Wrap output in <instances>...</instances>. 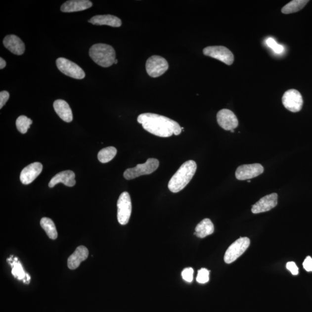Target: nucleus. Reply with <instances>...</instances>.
<instances>
[{
	"label": "nucleus",
	"instance_id": "f257e3e1",
	"mask_svg": "<svg viewBox=\"0 0 312 312\" xmlns=\"http://www.w3.org/2000/svg\"><path fill=\"white\" fill-rule=\"evenodd\" d=\"M137 121L147 132L160 137H170L179 135L181 128L179 123L166 116L152 113L140 114Z\"/></svg>",
	"mask_w": 312,
	"mask_h": 312
},
{
	"label": "nucleus",
	"instance_id": "f03ea898",
	"mask_svg": "<svg viewBox=\"0 0 312 312\" xmlns=\"http://www.w3.org/2000/svg\"><path fill=\"white\" fill-rule=\"evenodd\" d=\"M197 167V164L193 160L183 163L170 180L169 190L174 193L182 190L194 177Z\"/></svg>",
	"mask_w": 312,
	"mask_h": 312
},
{
	"label": "nucleus",
	"instance_id": "7ed1b4c3",
	"mask_svg": "<svg viewBox=\"0 0 312 312\" xmlns=\"http://www.w3.org/2000/svg\"><path fill=\"white\" fill-rule=\"evenodd\" d=\"M89 56L96 64L105 68L111 66L116 60L114 47L105 44H97L92 45L89 50Z\"/></svg>",
	"mask_w": 312,
	"mask_h": 312
},
{
	"label": "nucleus",
	"instance_id": "20e7f679",
	"mask_svg": "<svg viewBox=\"0 0 312 312\" xmlns=\"http://www.w3.org/2000/svg\"><path fill=\"white\" fill-rule=\"evenodd\" d=\"M159 164L157 159H149L144 164H138L134 168L126 170L123 176L126 179L132 180L140 176L149 175L158 169Z\"/></svg>",
	"mask_w": 312,
	"mask_h": 312
},
{
	"label": "nucleus",
	"instance_id": "39448f33",
	"mask_svg": "<svg viewBox=\"0 0 312 312\" xmlns=\"http://www.w3.org/2000/svg\"><path fill=\"white\" fill-rule=\"evenodd\" d=\"M250 241L248 237L238 239L229 246L225 252L224 260L225 263L231 264L237 260L249 248Z\"/></svg>",
	"mask_w": 312,
	"mask_h": 312
},
{
	"label": "nucleus",
	"instance_id": "423d86ee",
	"mask_svg": "<svg viewBox=\"0 0 312 312\" xmlns=\"http://www.w3.org/2000/svg\"><path fill=\"white\" fill-rule=\"evenodd\" d=\"M118 221L121 225L128 223L132 211L131 198L128 192H123L118 199Z\"/></svg>",
	"mask_w": 312,
	"mask_h": 312
},
{
	"label": "nucleus",
	"instance_id": "0eeeda50",
	"mask_svg": "<svg viewBox=\"0 0 312 312\" xmlns=\"http://www.w3.org/2000/svg\"><path fill=\"white\" fill-rule=\"evenodd\" d=\"M168 61L163 57L153 56L149 58L146 63L147 74L152 78L162 76L169 69Z\"/></svg>",
	"mask_w": 312,
	"mask_h": 312
},
{
	"label": "nucleus",
	"instance_id": "6e6552de",
	"mask_svg": "<svg viewBox=\"0 0 312 312\" xmlns=\"http://www.w3.org/2000/svg\"><path fill=\"white\" fill-rule=\"evenodd\" d=\"M56 65L61 73L71 78L82 80L85 77V73L81 67L77 64L63 57L56 60Z\"/></svg>",
	"mask_w": 312,
	"mask_h": 312
},
{
	"label": "nucleus",
	"instance_id": "1a4fd4ad",
	"mask_svg": "<svg viewBox=\"0 0 312 312\" xmlns=\"http://www.w3.org/2000/svg\"><path fill=\"white\" fill-rule=\"evenodd\" d=\"M203 53L205 56L214 58L230 66L234 60V56L228 48L223 46H212L204 48Z\"/></svg>",
	"mask_w": 312,
	"mask_h": 312
},
{
	"label": "nucleus",
	"instance_id": "9d476101",
	"mask_svg": "<svg viewBox=\"0 0 312 312\" xmlns=\"http://www.w3.org/2000/svg\"><path fill=\"white\" fill-rule=\"evenodd\" d=\"M283 104L288 110L298 112L301 110L303 105V98L299 91L296 89H290L283 94Z\"/></svg>",
	"mask_w": 312,
	"mask_h": 312
},
{
	"label": "nucleus",
	"instance_id": "9b49d317",
	"mask_svg": "<svg viewBox=\"0 0 312 312\" xmlns=\"http://www.w3.org/2000/svg\"><path fill=\"white\" fill-rule=\"evenodd\" d=\"M264 171V167L260 164H244L236 170L235 177L238 180H248L260 176Z\"/></svg>",
	"mask_w": 312,
	"mask_h": 312
},
{
	"label": "nucleus",
	"instance_id": "f8f14e48",
	"mask_svg": "<svg viewBox=\"0 0 312 312\" xmlns=\"http://www.w3.org/2000/svg\"><path fill=\"white\" fill-rule=\"evenodd\" d=\"M217 121L222 129L231 131L237 128L238 121L234 113L229 109H222L218 113Z\"/></svg>",
	"mask_w": 312,
	"mask_h": 312
},
{
	"label": "nucleus",
	"instance_id": "ddd939ff",
	"mask_svg": "<svg viewBox=\"0 0 312 312\" xmlns=\"http://www.w3.org/2000/svg\"><path fill=\"white\" fill-rule=\"evenodd\" d=\"M277 205V194L272 193L266 195L253 205L252 213L257 214L272 210Z\"/></svg>",
	"mask_w": 312,
	"mask_h": 312
},
{
	"label": "nucleus",
	"instance_id": "4468645a",
	"mask_svg": "<svg viewBox=\"0 0 312 312\" xmlns=\"http://www.w3.org/2000/svg\"><path fill=\"white\" fill-rule=\"evenodd\" d=\"M43 169V166L40 163L36 162L29 164L20 173V181L23 184L32 183L40 176Z\"/></svg>",
	"mask_w": 312,
	"mask_h": 312
},
{
	"label": "nucleus",
	"instance_id": "2eb2a0df",
	"mask_svg": "<svg viewBox=\"0 0 312 312\" xmlns=\"http://www.w3.org/2000/svg\"><path fill=\"white\" fill-rule=\"evenodd\" d=\"M6 49L16 55H22L25 52V45L21 39L15 35L6 36L3 41Z\"/></svg>",
	"mask_w": 312,
	"mask_h": 312
},
{
	"label": "nucleus",
	"instance_id": "dca6fc26",
	"mask_svg": "<svg viewBox=\"0 0 312 312\" xmlns=\"http://www.w3.org/2000/svg\"><path fill=\"white\" fill-rule=\"evenodd\" d=\"M62 183L68 187H73L76 183L75 175L70 170L62 171L51 178L49 183V187L52 188L58 183Z\"/></svg>",
	"mask_w": 312,
	"mask_h": 312
},
{
	"label": "nucleus",
	"instance_id": "f3484780",
	"mask_svg": "<svg viewBox=\"0 0 312 312\" xmlns=\"http://www.w3.org/2000/svg\"><path fill=\"white\" fill-rule=\"evenodd\" d=\"M89 250L84 246H78L68 259V267L70 269L78 268L82 262L88 259Z\"/></svg>",
	"mask_w": 312,
	"mask_h": 312
},
{
	"label": "nucleus",
	"instance_id": "a211bd4d",
	"mask_svg": "<svg viewBox=\"0 0 312 312\" xmlns=\"http://www.w3.org/2000/svg\"><path fill=\"white\" fill-rule=\"evenodd\" d=\"M92 5V2L89 0H71L61 5V11L63 12L82 11L90 8Z\"/></svg>",
	"mask_w": 312,
	"mask_h": 312
},
{
	"label": "nucleus",
	"instance_id": "6ab92c4d",
	"mask_svg": "<svg viewBox=\"0 0 312 312\" xmlns=\"http://www.w3.org/2000/svg\"><path fill=\"white\" fill-rule=\"evenodd\" d=\"M53 107L56 114L63 121L67 123L73 121V112L66 101L63 99H57L54 102Z\"/></svg>",
	"mask_w": 312,
	"mask_h": 312
},
{
	"label": "nucleus",
	"instance_id": "aec40b11",
	"mask_svg": "<svg viewBox=\"0 0 312 312\" xmlns=\"http://www.w3.org/2000/svg\"><path fill=\"white\" fill-rule=\"evenodd\" d=\"M89 22L94 25H107L113 27H119L122 25V20L111 15H96L89 20Z\"/></svg>",
	"mask_w": 312,
	"mask_h": 312
},
{
	"label": "nucleus",
	"instance_id": "412c9836",
	"mask_svg": "<svg viewBox=\"0 0 312 312\" xmlns=\"http://www.w3.org/2000/svg\"><path fill=\"white\" fill-rule=\"evenodd\" d=\"M215 230L214 224L210 219H205L197 224L195 228L194 235L197 237L204 238L213 234Z\"/></svg>",
	"mask_w": 312,
	"mask_h": 312
},
{
	"label": "nucleus",
	"instance_id": "4be33fe9",
	"mask_svg": "<svg viewBox=\"0 0 312 312\" xmlns=\"http://www.w3.org/2000/svg\"><path fill=\"white\" fill-rule=\"evenodd\" d=\"M41 227L46 232L48 237L51 239H56L57 238V232L55 224L50 219L43 218L41 220Z\"/></svg>",
	"mask_w": 312,
	"mask_h": 312
},
{
	"label": "nucleus",
	"instance_id": "5701e85b",
	"mask_svg": "<svg viewBox=\"0 0 312 312\" xmlns=\"http://www.w3.org/2000/svg\"><path fill=\"white\" fill-rule=\"evenodd\" d=\"M308 2V0H294L284 6L282 12L284 14L296 13L303 9Z\"/></svg>",
	"mask_w": 312,
	"mask_h": 312
},
{
	"label": "nucleus",
	"instance_id": "b1692460",
	"mask_svg": "<svg viewBox=\"0 0 312 312\" xmlns=\"http://www.w3.org/2000/svg\"><path fill=\"white\" fill-rule=\"evenodd\" d=\"M117 153V150L115 147L109 146L102 149L98 154V159L102 163H107L114 158Z\"/></svg>",
	"mask_w": 312,
	"mask_h": 312
},
{
	"label": "nucleus",
	"instance_id": "393cba45",
	"mask_svg": "<svg viewBox=\"0 0 312 312\" xmlns=\"http://www.w3.org/2000/svg\"><path fill=\"white\" fill-rule=\"evenodd\" d=\"M33 121L26 116H20L17 119L16 126L18 131L22 134H26L29 130Z\"/></svg>",
	"mask_w": 312,
	"mask_h": 312
},
{
	"label": "nucleus",
	"instance_id": "a878e982",
	"mask_svg": "<svg viewBox=\"0 0 312 312\" xmlns=\"http://www.w3.org/2000/svg\"><path fill=\"white\" fill-rule=\"evenodd\" d=\"M11 266H13L12 273L13 276L19 280L25 278L26 273L24 271L21 264L15 261L11 264Z\"/></svg>",
	"mask_w": 312,
	"mask_h": 312
},
{
	"label": "nucleus",
	"instance_id": "bb28decb",
	"mask_svg": "<svg viewBox=\"0 0 312 312\" xmlns=\"http://www.w3.org/2000/svg\"><path fill=\"white\" fill-rule=\"evenodd\" d=\"M210 270L205 268H201L198 271L196 280L199 283L204 284L210 280Z\"/></svg>",
	"mask_w": 312,
	"mask_h": 312
},
{
	"label": "nucleus",
	"instance_id": "cd10ccee",
	"mask_svg": "<svg viewBox=\"0 0 312 312\" xmlns=\"http://www.w3.org/2000/svg\"><path fill=\"white\" fill-rule=\"evenodd\" d=\"M267 45L270 48L274 51V52L277 54L282 53L284 50V47L281 45L277 44L275 40L272 39V38H269V39H267Z\"/></svg>",
	"mask_w": 312,
	"mask_h": 312
},
{
	"label": "nucleus",
	"instance_id": "c85d7f7f",
	"mask_svg": "<svg viewBox=\"0 0 312 312\" xmlns=\"http://www.w3.org/2000/svg\"><path fill=\"white\" fill-rule=\"evenodd\" d=\"M194 270L192 268H185L181 272L182 278L187 282H191L193 280Z\"/></svg>",
	"mask_w": 312,
	"mask_h": 312
},
{
	"label": "nucleus",
	"instance_id": "c756f323",
	"mask_svg": "<svg viewBox=\"0 0 312 312\" xmlns=\"http://www.w3.org/2000/svg\"><path fill=\"white\" fill-rule=\"evenodd\" d=\"M9 98V94L8 91H2L0 92V108L4 107L6 102L8 101Z\"/></svg>",
	"mask_w": 312,
	"mask_h": 312
},
{
	"label": "nucleus",
	"instance_id": "7c9ffc66",
	"mask_svg": "<svg viewBox=\"0 0 312 312\" xmlns=\"http://www.w3.org/2000/svg\"><path fill=\"white\" fill-rule=\"evenodd\" d=\"M286 268L290 270L293 275H297L299 273L298 267L294 262H288L286 265Z\"/></svg>",
	"mask_w": 312,
	"mask_h": 312
},
{
	"label": "nucleus",
	"instance_id": "2f4dec72",
	"mask_svg": "<svg viewBox=\"0 0 312 312\" xmlns=\"http://www.w3.org/2000/svg\"><path fill=\"white\" fill-rule=\"evenodd\" d=\"M303 267L307 272H312V259L311 257L308 256L306 257L303 263Z\"/></svg>",
	"mask_w": 312,
	"mask_h": 312
},
{
	"label": "nucleus",
	"instance_id": "473e14b6",
	"mask_svg": "<svg viewBox=\"0 0 312 312\" xmlns=\"http://www.w3.org/2000/svg\"><path fill=\"white\" fill-rule=\"evenodd\" d=\"M6 65V61L1 57V59H0V68L1 70L3 69V68L5 67Z\"/></svg>",
	"mask_w": 312,
	"mask_h": 312
},
{
	"label": "nucleus",
	"instance_id": "72a5a7b5",
	"mask_svg": "<svg viewBox=\"0 0 312 312\" xmlns=\"http://www.w3.org/2000/svg\"><path fill=\"white\" fill-rule=\"evenodd\" d=\"M118 60L117 59H116L115 61L114 64H116L118 63Z\"/></svg>",
	"mask_w": 312,
	"mask_h": 312
},
{
	"label": "nucleus",
	"instance_id": "f704fd0d",
	"mask_svg": "<svg viewBox=\"0 0 312 312\" xmlns=\"http://www.w3.org/2000/svg\"><path fill=\"white\" fill-rule=\"evenodd\" d=\"M231 132L232 133H234V130H231Z\"/></svg>",
	"mask_w": 312,
	"mask_h": 312
},
{
	"label": "nucleus",
	"instance_id": "c9c22d12",
	"mask_svg": "<svg viewBox=\"0 0 312 312\" xmlns=\"http://www.w3.org/2000/svg\"><path fill=\"white\" fill-rule=\"evenodd\" d=\"M248 182H249V183L251 182V180H248Z\"/></svg>",
	"mask_w": 312,
	"mask_h": 312
}]
</instances>
